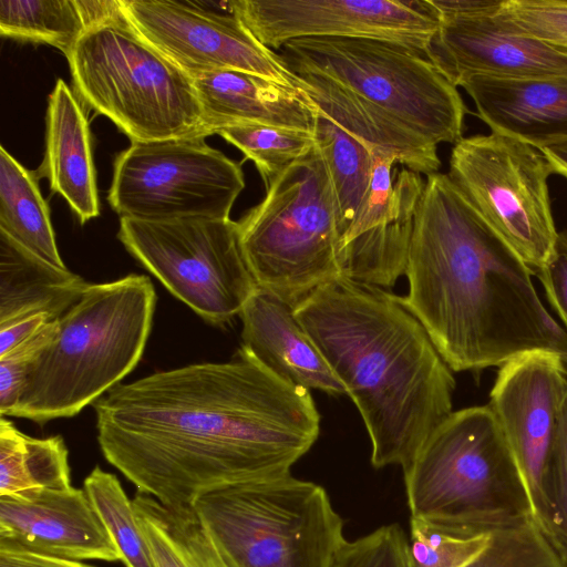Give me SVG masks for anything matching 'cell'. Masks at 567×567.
Returning <instances> with one entry per match:
<instances>
[{
	"instance_id": "cell-1",
	"label": "cell",
	"mask_w": 567,
	"mask_h": 567,
	"mask_svg": "<svg viewBox=\"0 0 567 567\" xmlns=\"http://www.w3.org/2000/svg\"><path fill=\"white\" fill-rule=\"evenodd\" d=\"M93 408L104 458L137 492L171 508L290 474L320 431L310 390L282 380L243 347L226 362L120 383Z\"/></svg>"
},
{
	"instance_id": "cell-2",
	"label": "cell",
	"mask_w": 567,
	"mask_h": 567,
	"mask_svg": "<svg viewBox=\"0 0 567 567\" xmlns=\"http://www.w3.org/2000/svg\"><path fill=\"white\" fill-rule=\"evenodd\" d=\"M516 252L447 174L425 178L400 297L453 372L501 367L530 351L558 354L567 332L549 315Z\"/></svg>"
},
{
	"instance_id": "cell-3",
	"label": "cell",
	"mask_w": 567,
	"mask_h": 567,
	"mask_svg": "<svg viewBox=\"0 0 567 567\" xmlns=\"http://www.w3.org/2000/svg\"><path fill=\"white\" fill-rule=\"evenodd\" d=\"M296 317L357 406L371 464L405 467L453 413L455 379L421 322L385 289L339 277Z\"/></svg>"
},
{
	"instance_id": "cell-4",
	"label": "cell",
	"mask_w": 567,
	"mask_h": 567,
	"mask_svg": "<svg viewBox=\"0 0 567 567\" xmlns=\"http://www.w3.org/2000/svg\"><path fill=\"white\" fill-rule=\"evenodd\" d=\"M155 303L145 275L89 284L58 319L11 416L39 424L71 417L120 384L142 359Z\"/></svg>"
},
{
	"instance_id": "cell-5",
	"label": "cell",
	"mask_w": 567,
	"mask_h": 567,
	"mask_svg": "<svg viewBox=\"0 0 567 567\" xmlns=\"http://www.w3.org/2000/svg\"><path fill=\"white\" fill-rule=\"evenodd\" d=\"M402 470L413 518L488 533L534 520L526 482L489 405L453 412Z\"/></svg>"
},
{
	"instance_id": "cell-6",
	"label": "cell",
	"mask_w": 567,
	"mask_h": 567,
	"mask_svg": "<svg viewBox=\"0 0 567 567\" xmlns=\"http://www.w3.org/2000/svg\"><path fill=\"white\" fill-rule=\"evenodd\" d=\"M66 59L78 96L131 142L208 136L192 78L124 14L86 30Z\"/></svg>"
},
{
	"instance_id": "cell-7",
	"label": "cell",
	"mask_w": 567,
	"mask_h": 567,
	"mask_svg": "<svg viewBox=\"0 0 567 567\" xmlns=\"http://www.w3.org/2000/svg\"><path fill=\"white\" fill-rule=\"evenodd\" d=\"M193 508L228 567H332L346 542L327 491L291 473L208 492Z\"/></svg>"
},
{
	"instance_id": "cell-8",
	"label": "cell",
	"mask_w": 567,
	"mask_h": 567,
	"mask_svg": "<svg viewBox=\"0 0 567 567\" xmlns=\"http://www.w3.org/2000/svg\"><path fill=\"white\" fill-rule=\"evenodd\" d=\"M237 226L258 288L293 307L341 277L339 206L317 144L271 182Z\"/></svg>"
},
{
	"instance_id": "cell-9",
	"label": "cell",
	"mask_w": 567,
	"mask_h": 567,
	"mask_svg": "<svg viewBox=\"0 0 567 567\" xmlns=\"http://www.w3.org/2000/svg\"><path fill=\"white\" fill-rule=\"evenodd\" d=\"M278 54L292 73L332 81L435 145L462 138L466 106L424 54L358 38L297 39Z\"/></svg>"
},
{
	"instance_id": "cell-10",
	"label": "cell",
	"mask_w": 567,
	"mask_h": 567,
	"mask_svg": "<svg viewBox=\"0 0 567 567\" xmlns=\"http://www.w3.org/2000/svg\"><path fill=\"white\" fill-rule=\"evenodd\" d=\"M118 240L177 299L221 326L239 316L258 288L245 259L237 221L120 218Z\"/></svg>"
},
{
	"instance_id": "cell-11",
	"label": "cell",
	"mask_w": 567,
	"mask_h": 567,
	"mask_svg": "<svg viewBox=\"0 0 567 567\" xmlns=\"http://www.w3.org/2000/svg\"><path fill=\"white\" fill-rule=\"evenodd\" d=\"M550 174L538 150L495 132L462 137L450 156L447 175L453 184L535 276L558 236L548 193Z\"/></svg>"
},
{
	"instance_id": "cell-12",
	"label": "cell",
	"mask_w": 567,
	"mask_h": 567,
	"mask_svg": "<svg viewBox=\"0 0 567 567\" xmlns=\"http://www.w3.org/2000/svg\"><path fill=\"white\" fill-rule=\"evenodd\" d=\"M205 138L132 142L114 162L112 209L146 221L229 219L245 188L244 172Z\"/></svg>"
},
{
	"instance_id": "cell-13",
	"label": "cell",
	"mask_w": 567,
	"mask_h": 567,
	"mask_svg": "<svg viewBox=\"0 0 567 567\" xmlns=\"http://www.w3.org/2000/svg\"><path fill=\"white\" fill-rule=\"evenodd\" d=\"M227 4L272 51L302 38H358L425 55L441 22L430 0H231Z\"/></svg>"
},
{
	"instance_id": "cell-14",
	"label": "cell",
	"mask_w": 567,
	"mask_h": 567,
	"mask_svg": "<svg viewBox=\"0 0 567 567\" xmlns=\"http://www.w3.org/2000/svg\"><path fill=\"white\" fill-rule=\"evenodd\" d=\"M132 28L190 78L237 70L299 89L278 53L260 43L234 14L190 2L120 0Z\"/></svg>"
},
{
	"instance_id": "cell-15",
	"label": "cell",
	"mask_w": 567,
	"mask_h": 567,
	"mask_svg": "<svg viewBox=\"0 0 567 567\" xmlns=\"http://www.w3.org/2000/svg\"><path fill=\"white\" fill-rule=\"evenodd\" d=\"M566 395L561 358L542 350L502 364L489 394L488 405L524 476L537 525L546 511L545 487Z\"/></svg>"
},
{
	"instance_id": "cell-16",
	"label": "cell",
	"mask_w": 567,
	"mask_h": 567,
	"mask_svg": "<svg viewBox=\"0 0 567 567\" xmlns=\"http://www.w3.org/2000/svg\"><path fill=\"white\" fill-rule=\"evenodd\" d=\"M369 187L349 227L340 237L341 277L391 288L405 276L415 212L425 179L403 167L393 173L396 155L372 147Z\"/></svg>"
},
{
	"instance_id": "cell-17",
	"label": "cell",
	"mask_w": 567,
	"mask_h": 567,
	"mask_svg": "<svg viewBox=\"0 0 567 567\" xmlns=\"http://www.w3.org/2000/svg\"><path fill=\"white\" fill-rule=\"evenodd\" d=\"M501 9L441 16L425 56L456 87L472 76L567 75V55L515 31L499 14Z\"/></svg>"
},
{
	"instance_id": "cell-18",
	"label": "cell",
	"mask_w": 567,
	"mask_h": 567,
	"mask_svg": "<svg viewBox=\"0 0 567 567\" xmlns=\"http://www.w3.org/2000/svg\"><path fill=\"white\" fill-rule=\"evenodd\" d=\"M0 547L70 560L121 561L83 488L0 495Z\"/></svg>"
},
{
	"instance_id": "cell-19",
	"label": "cell",
	"mask_w": 567,
	"mask_h": 567,
	"mask_svg": "<svg viewBox=\"0 0 567 567\" xmlns=\"http://www.w3.org/2000/svg\"><path fill=\"white\" fill-rule=\"evenodd\" d=\"M461 86L492 132L538 151L567 140V75L472 76Z\"/></svg>"
},
{
	"instance_id": "cell-20",
	"label": "cell",
	"mask_w": 567,
	"mask_h": 567,
	"mask_svg": "<svg viewBox=\"0 0 567 567\" xmlns=\"http://www.w3.org/2000/svg\"><path fill=\"white\" fill-rule=\"evenodd\" d=\"M293 306L257 288L244 306L241 347L282 380L330 395L346 394L296 317Z\"/></svg>"
},
{
	"instance_id": "cell-21",
	"label": "cell",
	"mask_w": 567,
	"mask_h": 567,
	"mask_svg": "<svg viewBox=\"0 0 567 567\" xmlns=\"http://www.w3.org/2000/svg\"><path fill=\"white\" fill-rule=\"evenodd\" d=\"M208 135L235 124H265L313 132L315 106L301 90L237 70L192 78Z\"/></svg>"
},
{
	"instance_id": "cell-22",
	"label": "cell",
	"mask_w": 567,
	"mask_h": 567,
	"mask_svg": "<svg viewBox=\"0 0 567 567\" xmlns=\"http://www.w3.org/2000/svg\"><path fill=\"white\" fill-rule=\"evenodd\" d=\"M47 145L40 171L81 224L100 215L90 127L75 94L59 79L49 95Z\"/></svg>"
},
{
	"instance_id": "cell-23",
	"label": "cell",
	"mask_w": 567,
	"mask_h": 567,
	"mask_svg": "<svg viewBox=\"0 0 567 567\" xmlns=\"http://www.w3.org/2000/svg\"><path fill=\"white\" fill-rule=\"evenodd\" d=\"M311 102L363 141L392 151L399 164L417 174L437 173V145L332 81L312 73H293Z\"/></svg>"
},
{
	"instance_id": "cell-24",
	"label": "cell",
	"mask_w": 567,
	"mask_h": 567,
	"mask_svg": "<svg viewBox=\"0 0 567 567\" xmlns=\"http://www.w3.org/2000/svg\"><path fill=\"white\" fill-rule=\"evenodd\" d=\"M89 285L55 267L0 231V327L43 313L59 319Z\"/></svg>"
},
{
	"instance_id": "cell-25",
	"label": "cell",
	"mask_w": 567,
	"mask_h": 567,
	"mask_svg": "<svg viewBox=\"0 0 567 567\" xmlns=\"http://www.w3.org/2000/svg\"><path fill=\"white\" fill-rule=\"evenodd\" d=\"M0 231L47 262L66 268L35 174L3 146L0 147Z\"/></svg>"
},
{
	"instance_id": "cell-26",
	"label": "cell",
	"mask_w": 567,
	"mask_h": 567,
	"mask_svg": "<svg viewBox=\"0 0 567 567\" xmlns=\"http://www.w3.org/2000/svg\"><path fill=\"white\" fill-rule=\"evenodd\" d=\"M156 567H228L194 508H171L137 492L132 499Z\"/></svg>"
},
{
	"instance_id": "cell-27",
	"label": "cell",
	"mask_w": 567,
	"mask_h": 567,
	"mask_svg": "<svg viewBox=\"0 0 567 567\" xmlns=\"http://www.w3.org/2000/svg\"><path fill=\"white\" fill-rule=\"evenodd\" d=\"M69 451L61 435L29 436L0 419V495L71 487Z\"/></svg>"
},
{
	"instance_id": "cell-28",
	"label": "cell",
	"mask_w": 567,
	"mask_h": 567,
	"mask_svg": "<svg viewBox=\"0 0 567 567\" xmlns=\"http://www.w3.org/2000/svg\"><path fill=\"white\" fill-rule=\"evenodd\" d=\"M313 106V135L336 193L341 237L369 187L373 171L372 147L377 144L353 135L318 106Z\"/></svg>"
},
{
	"instance_id": "cell-29",
	"label": "cell",
	"mask_w": 567,
	"mask_h": 567,
	"mask_svg": "<svg viewBox=\"0 0 567 567\" xmlns=\"http://www.w3.org/2000/svg\"><path fill=\"white\" fill-rule=\"evenodd\" d=\"M78 0H0V34L66 54L86 31Z\"/></svg>"
},
{
	"instance_id": "cell-30",
	"label": "cell",
	"mask_w": 567,
	"mask_h": 567,
	"mask_svg": "<svg viewBox=\"0 0 567 567\" xmlns=\"http://www.w3.org/2000/svg\"><path fill=\"white\" fill-rule=\"evenodd\" d=\"M83 489L117 547L121 561L126 567H156L133 502L116 475L97 465L85 477Z\"/></svg>"
},
{
	"instance_id": "cell-31",
	"label": "cell",
	"mask_w": 567,
	"mask_h": 567,
	"mask_svg": "<svg viewBox=\"0 0 567 567\" xmlns=\"http://www.w3.org/2000/svg\"><path fill=\"white\" fill-rule=\"evenodd\" d=\"M215 134L251 161L267 188L288 166L306 157L316 146L313 132L265 124H235Z\"/></svg>"
},
{
	"instance_id": "cell-32",
	"label": "cell",
	"mask_w": 567,
	"mask_h": 567,
	"mask_svg": "<svg viewBox=\"0 0 567 567\" xmlns=\"http://www.w3.org/2000/svg\"><path fill=\"white\" fill-rule=\"evenodd\" d=\"M492 533L410 518V567H466L489 544Z\"/></svg>"
},
{
	"instance_id": "cell-33",
	"label": "cell",
	"mask_w": 567,
	"mask_h": 567,
	"mask_svg": "<svg viewBox=\"0 0 567 567\" xmlns=\"http://www.w3.org/2000/svg\"><path fill=\"white\" fill-rule=\"evenodd\" d=\"M466 567H564L534 520L492 533Z\"/></svg>"
},
{
	"instance_id": "cell-34",
	"label": "cell",
	"mask_w": 567,
	"mask_h": 567,
	"mask_svg": "<svg viewBox=\"0 0 567 567\" xmlns=\"http://www.w3.org/2000/svg\"><path fill=\"white\" fill-rule=\"evenodd\" d=\"M499 14L515 31L567 55V0H505Z\"/></svg>"
},
{
	"instance_id": "cell-35",
	"label": "cell",
	"mask_w": 567,
	"mask_h": 567,
	"mask_svg": "<svg viewBox=\"0 0 567 567\" xmlns=\"http://www.w3.org/2000/svg\"><path fill=\"white\" fill-rule=\"evenodd\" d=\"M332 567H410L408 536L394 523L352 542L346 539Z\"/></svg>"
},
{
	"instance_id": "cell-36",
	"label": "cell",
	"mask_w": 567,
	"mask_h": 567,
	"mask_svg": "<svg viewBox=\"0 0 567 567\" xmlns=\"http://www.w3.org/2000/svg\"><path fill=\"white\" fill-rule=\"evenodd\" d=\"M58 330V319L49 322L34 336L0 355V413L11 416L27 378L37 360L52 342Z\"/></svg>"
},
{
	"instance_id": "cell-37",
	"label": "cell",
	"mask_w": 567,
	"mask_h": 567,
	"mask_svg": "<svg viewBox=\"0 0 567 567\" xmlns=\"http://www.w3.org/2000/svg\"><path fill=\"white\" fill-rule=\"evenodd\" d=\"M546 511L538 525L564 567H567V471L553 464L546 487Z\"/></svg>"
},
{
	"instance_id": "cell-38",
	"label": "cell",
	"mask_w": 567,
	"mask_h": 567,
	"mask_svg": "<svg viewBox=\"0 0 567 567\" xmlns=\"http://www.w3.org/2000/svg\"><path fill=\"white\" fill-rule=\"evenodd\" d=\"M536 277L567 332V229L558 233L553 252Z\"/></svg>"
},
{
	"instance_id": "cell-39",
	"label": "cell",
	"mask_w": 567,
	"mask_h": 567,
	"mask_svg": "<svg viewBox=\"0 0 567 567\" xmlns=\"http://www.w3.org/2000/svg\"><path fill=\"white\" fill-rule=\"evenodd\" d=\"M54 321L43 313L29 316L8 326L0 327V355L34 336L49 322Z\"/></svg>"
},
{
	"instance_id": "cell-40",
	"label": "cell",
	"mask_w": 567,
	"mask_h": 567,
	"mask_svg": "<svg viewBox=\"0 0 567 567\" xmlns=\"http://www.w3.org/2000/svg\"><path fill=\"white\" fill-rule=\"evenodd\" d=\"M0 567H92L82 561L61 559L24 550L0 547Z\"/></svg>"
},
{
	"instance_id": "cell-41",
	"label": "cell",
	"mask_w": 567,
	"mask_h": 567,
	"mask_svg": "<svg viewBox=\"0 0 567 567\" xmlns=\"http://www.w3.org/2000/svg\"><path fill=\"white\" fill-rule=\"evenodd\" d=\"M440 16L474 14L501 9L505 0H430Z\"/></svg>"
},
{
	"instance_id": "cell-42",
	"label": "cell",
	"mask_w": 567,
	"mask_h": 567,
	"mask_svg": "<svg viewBox=\"0 0 567 567\" xmlns=\"http://www.w3.org/2000/svg\"><path fill=\"white\" fill-rule=\"evenodd\" d=\"M544 155L553 173L559 174L567 178V140L545 146L539 150Z\"/></svg>"
},
{
	"instance_id": "cell-43",
	"label": "cell",
	"mask_w": 567,
	"mask_h": 567,
	"mask_svg": "<svg viewBox=\"0 0 567 567\" xmlns=\"http://www.w3.org/2000/svg\"><path fill=\"white\" fill-rule=\"evenodd\" d=\"M553 464L567 471V395L563 405L559 431L551 465Z\"/></svg>"
}]
</instances>
